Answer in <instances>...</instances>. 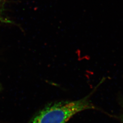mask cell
<instances>
[{
  "label": "cell",
  "mask_w": 123,
  "mask_h": 123,
  "mask_svg": "<svg viewBox=\"0 0 123 123\" xmlns=\"http://www.w3.org/2000/svg\"><path fill=\"white\" fill-rule=\"evenodd\" d=\"M89 95L74 101H62L52 103L40 110L29 123H66L79 112L97 108Z\"/></svg>",
  "instance_id": "cell-1"
},
{
  "label": "cell",
  "mask_w": 123,
  "mask_h": 123,
  "mask_svg": "<svg viewBox=\"0 0 123 123\" xmlns=\"http://www.w3.org/2000/svg\"><path fill=\"white\" fill-rule=\"evenodd\" d=\"M1 0H0V22H3V23H8L10 22V21H8V20H6L4 18H3V17L1 15V12H0V6H1Z\"/></svg>",
  "instance_id": "cell-2"
},
{
  "label": "cell",
  "mask_w": 123,
  "mask_h": 123,
  "mask_svg": "<svg viewBox=\"0 0 123 123\" xmlns=\"http://www.w3.org/2000/svg\"><path fill=\"white\" fill-rule=\"evenodd\" d=\"M120 120L121 121L122 123H123V114L120 116Z\"/></svg>",
  "instance_id": "cell-3"
},
{
  "label": "cell",
  "mask_w": 123,
  "mask_h": 123,
  "mask_svg": "<svg viewBox=\"0 0 123 123\" xmlns=\"http://www.w3.org/2000/svg\"></svg>",
  "instance_id": "cell-4"
}]
</instances>
